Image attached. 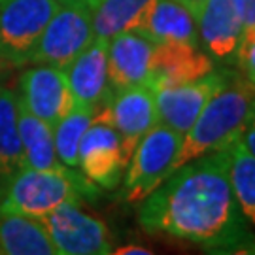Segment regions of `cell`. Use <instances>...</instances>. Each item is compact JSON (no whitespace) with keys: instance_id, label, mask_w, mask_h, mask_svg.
I'll return each mask as SVG.
<instances>
[{"instance_id":"obj_3","label":"cell","mask_w":255,"mask_h":255,"mask_svg":"<svg viewBox=\"0 0 255 255\" xmlns=\"http://www.w3.org/2000/svg\"><path fill=\"white\" fill-rule=\"evenodd\" d=\"M97 195L99 185L68 166L59 170L23 168L2 193L0 212L42 219L63 204H82L83 197Z\"/></svg>"},{"instance_id":"obj_1","label":"cell","mask_w":255,"mask_h":255,"mask_svg":"<svg viewBox=\"0 0 255 255\" xmlns=\"http://www.w3.org/2000/svg\"><path fill=\"white\" fill-rule=\"evenodd\" d=\"M138 204V223L153 235L216 252L240 246L248 237L229 180L227 147L182 164Z\"/></svg>"},{"instance_id":"obj_19","label":"cell","mask_w":255,"mask_h":255,"mask_svg":"<svg viewBox=\"0 0 255 255\" xmlns=\"http://www.w3.org/2000/svg\"><path fill=\"white\" fill-rule=\"evenodd\" d=\"M23 168L25 157L17 127V95L0 85V197Z\"/></svg>"},{"instance_id":"obj_29","label":"cell","mask_w":255,"mask_h":255,"mask_svg":"<svg viewBox=\"0 0 255 255\" xmlns=\"http://www.w3.org/2000/svg\"><path fill=\"white\" fill-rule=\"evenodd\" d=\"M85 2H87V4H89V0H85Z\"/></svg>"},{"instance_id":"obj_21","label":"cell","mask_w":255,"mask_h":255,"mask_svg":"<svg viewBox=\"0 0 255 255\" xmlns=\"http://www.w3.org/2000/svg\"><path fill=\"white\" fill-rule=\"evenodd\" d=\"M227 149L233 195L246 221L255 225V155L242 142V136L235 138Z\"/></svg>"},{"instance_id":"obj_27","label":"cell","mask_w":255,"mask_h":255,"mask_svg":"<svg viewBox=\"0 0 255 255\" xmlns=\"http://www.w3.org/2000/svg\"><path fill=\"white\" fill-rule=\"evenodd\" d=\"M185 8L191 11L193 15H195V19H197V15L201 13V9H202V6L206 4V0H180Z\"/></svg>"},{"instance_id":"obj_6","label":"cell","mask_w":255,"mask_h":255,"mask_svg":"<svg viewBox=\"0 0 255 255\" xmlns=\"http://www.w3.org/2000/svg\"><path fill=\"white\" fill-rule=\"evenodd\" d=\"M61 0H0V57L28 64Z\"/></svg>"},{"instance_id":"obj_2","label":"cell","mask_w":255,"mask_h":255,"mask_svg":"<svg viewBox=\"0 0 255 255\" xmlns=\"http://www.w3.org/2000/svg\"><path fill=\"white\" fill-rule=\"evenodd\" d=\"M254 108L255 85L240 72H233L227 83L204 104L189 130L182 136L174 170L201 155L227 147L242 134Z\"/></svg>"},{"instance_id":"obj_8","label":"cell","mask_w":255,"mask_h":255,"mask_svg":"<svg viewBox=\"0 0 255 255\" xmlns=\"http://www.w3.org/2000/svg\"><path fill=\"white\" fill-rule=\"evenodd\" d=\"M57 255H110L116 244L101 219L85 214L80 204H63L42 218Z\"/></svg>"},{"instance_id":"obj_14","label":"cell","mask_w":255,"mask_h":255,"mask_svg":"<svg viewBox=\"0 0 255 255\" xmlns=\"http://www.w3.org/2000/svg\"><path fill=\"white\" fill-rule=\"evenodd\" d=\"M216 68V63L201 49V46L166 42L155 44L153 66L149 76V87L164 89L199 80Z\"/></svg>"},{"instance_id":"obj_28","label":"cell","mask_w":255,"mask_h":255,"mask_svg":"<svg viewBox=\"0 0 255 255\" xmlns=\"http://www.w3.org/2000/svg\"><path fill=\"white\" fill-rule=\"evenodd\" d=\"M93 2H95V0H89V6H93Z\"/></svg>"},{"instance_id":"obj_12","label":"cell","mask_w":255,"mask_h":255,"mask_svg":"<svg viewBox=\"0 0 255 255\" xmlns=\"http://www.w3.org/2000/svg\"><path fill=\"white\" fill-rule=\"evenodd\" d=\"M199 46L216 63H237L242 42V21L233 0H206L197 15Z\"/></svg>"},{"instance_id":"obj_9","label":"cell","mask_w":255,"mask_h":255,"mask_svg":"<svg viewBox=\"0 0 255 255\" xmlns=\"http://www.w3.org/2000/svg\"><path fill=\"white\" fill-rule=\"evenodd\" d=\"M231 76L233 72L229 68H214L212 72L195 82L157 89L155 102L159 123L170 127L183 136L201 114L204 104L227 83Z\"/></svg>"},{"instance_id":"obj_7","label":"cell","mask_w":255,"mask_h":255,"mask_svg":"<svg viewBox=\"0 0 255 255\" xmlns=\"http://www.w3.org/2000/svg\"><path fill=\"white\" fill-rule=\"evenodd\" d=\"M128 155L123 140L101 108L97 110L78 149V168L95 185L116 189L127 170Z\"/></svg>"},{"instance_id":"obj_10","label":"cell","mask_w":255,"mask_h":255,"mask_svg":"<svg viewBox=\"0 0 255 255\" xmlns=\"http://www.w3.org/2000/svg\"><path fill=\"white\" fill-rule=\"evenodd\" d=\"M101 110L119 132L128 159L142 136L159 123L155 91L149 85L118 89L110 95Z\"/></svg>"},{"instance_id":"obj_24","label":"cell","mask_w":255,"mask_h":255,"mask_svg":"<svg viewBox=\"0 0 255 255\" xmlns=\"http://www.w3.org/2000/svg\"><path fill=\"white\" fill-rule=\"evenodd\" d=\"M238 11V17L242 21V42H248L255 36V0H233ZM240 42V44H242Z\"/></svg>"},{"instance_id":"obj_17","label":"cell","mask_w":255,"mask_h":255,"mask_svg":"<svg viewBox=\"0 0 255 255\" xmlns=\"http://www.w3.org/2000/svg\"><path fill=\"white\" fill-rule=\"evenodd\" d=\"M0 254L2 255H57L42 219L0 212Z\"/></svg>"},{"instance_id":"obj_13","label":"cell","mask_w":255,"mask_h":255,"mask_svg":"<svg viewBox=\"0 0 255 255\" xmlns=\"http://www.w3.org/2000/svg\"><path fill=\"white\" fill-rule=\"evenodd\" d=\"M155 42L136 30L119 32L108 40V80L112 91L147 85L153 66Z\"/></svg>"},{"instance_id":"obj_11","label":"cell","mask_w":255,"mask_h":255,"mask_svg":"<svg viewBox=\"0 0 255 255\" xmlns=\"http://www.w3.org/2000/svg\"><path fill=\"white\" fill-rule=\"evenodd\" d=\"M17 97L36 118L55 127L76 106L66 72L49 64H40L23 72Z\"/></svg>"},{"instance_id":"obj_26","label":"cell","mask_w":255,"mask_h":255,"mask_svg":"<svg viewBox=\"0 0 255 255\" xmlns=\"http://www.w3.org/2000/svg\"><path fill=\"white\" fill-rule=\"evenodd\" d=\"M114 254H119V255H125V254H144V255H149L151 254V250H147L144 246H136V244H130V246H123V248H118V250H114Z\"/></svg>"},{"instance_id":"obj_4","label":"cell","mask_w":255,"mask_h":255,"mask_svg":"<svg viewBox=\"0 0 255 255\" xmlns=\"http://www.w3.org/2000/svg\"><path fill=\"white\" fill-rule=\"evenodd\" d=\"M93 40L91 6L85 0H61L38 40L28 64H49L66 70Z\"/></svg>"},{"instance_id":"obj_16","label":"cell","mask_w":255,"mask_h":255,"mask_svg":"<svg viewBox=\"0 0 255 255\" xmlns=\"http://www.w3.org/2000/svg\"><path fill=\"white\" fill-rule=\"evenodd\" d=\"M136 32L155 44L180 42L199 46L197 19L180 0H157Z\"/></svg>"},{"instance_id":"obj_25","label":"cell","mask_w":255,"mask_h":255,"mask_svg":"<svg viewBox=\"0 0 255 255\" xmlns=\"http://www.w3.org/2000/svg\"><path fill=\"white\" fill-rule=\"evenodd\" d=\"M242 142L246 144V147L252 151V153L255 155V108L254 112L250 114V118H248L246 125H244V128H242Z\"/></svg>"},{"instance_id":"obj_20","label":"cell","mask_w":255,"mask_h":255,"mask_svg":"<svg viewBox=\"0 0 255 255\" xmlns=\"http://www.w3.org/2000/svg\"><path fill=\"white\" fill-rule=\"evenodd\" d=\"M157 0H95L93 30L95 38L110 40L119 32L136 30Z\"/></svg>"},{"instance_id":"obj_5","label":"cell","mask_w":255,"mask_h":255,"mask_svg":"<svg viewBox=\"0 0 255 255\" xmlns=\"http://www.w3.org/2000/svg\"><path fill=\"white\" fill-rule=\"evenodd\" d=\"M182 134L157 123L136 144L123 178V201L138 204L172 174Z\"/></svg>"},{"instance_id":"obj_15","label":"cell","mask_w":255,"mask_h":255,"mask_svg":"<svg viewBox=\"0 0 255 255\" xmlns=\"http://www.w3.org/2000/svg\"><path fill=\"white\" fill-rule=\"evenodd\" d=\"M64 72L76 104L99 110L112 95L108 80V40L95 38Z\"/></svg>"},{"instance_id":"obj_18","label":"cell","mask_w":255,"mask_h":255,"mask_svg":"<svg viewBox=\"0 0 255 255\" xmlns=\"http://www.w3.org/2000/svg\"><path fill=\"white\" fill-rule=\"evenodd\" d=\"M17 127L25 168L38 170H59L64 164L59 161L55 151L53 127L44 119L36 118L17 97ZM70 168V166H68Z\"/></svg>"},{"instance_id":"obj_22","label":"cell","mask_w":255,"mask_h":255,"mask_svg":"<svg viewBox=\"0 0 255 255\" xmlns=\"http://www.w3.org/2000/svg\"><path fill=\"white\" fill-rule=\"evenodd\" d=\"M97 108L76 104L68 116H64L53 127L55 151L64 166L78 168V149L85 130L89 128Z\"/></svg>"},{"instance_id":"obj_23","label":"cell","mask_w":255,"mask_h":255,"mask_svg":"<svg viewBox=\"0 0 255 255\" xmlns=\"http://www.w3.org/2000/svg\"><path fill=\"white\" fill-rule=\"evenodd\" d=\"M237 64L240 68V74L255 85V36L240 44L237 53Z\"/></svg>"}]
</instances>
